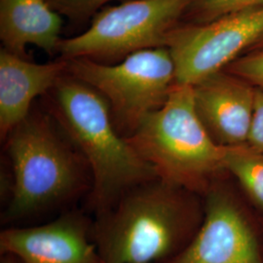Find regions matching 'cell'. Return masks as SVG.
Here are the masks:
<instances>
[{"label":"cell","instance_id":"obj_9","mask_svg":"<svg viewBox=\"0 0 263 263\" xmlns=\"http://www.w3.org/2000/svg\"><path fill=\"white\" fill-rule=\"evenodd\" d=\"M93 218L76 208L40 226H10L0 232V254L21 263H101L91 239Z\"/></svg>","mask_w":263,"mask_h":263},{"label":"cell","instance_id":"obj_7","mask_svg":"<svg viewBox=\"0 0 263 263\" xmlns=\"http://www.w3.org/2000/svg\"><path fill=\"white\" fill-rule=\"evenodd\" d=\"M205 216L191 243L162 263H263V216L227 173L204 195Z\"/></svg>","mask_w":263,"mask_h":263},{"label":"cell","instance_id":"obj_19","mask_svg":"<svg viewBox=\"0 0 263 263\" xmlns=\"http://www.w3.org/2000/svg\"><path fill=\"white\" fill-rule=\"evenodd\" d=\"M256 46L258 47V49H263V34L260 36V38L257 40V42L255 43Z\"/></svg>","mask_w":263,"mask_h":263},{"label":"cell","instance_id":"obj_8","mask_svg":"<svg viewBox=\"0 0 263 263\" xmlns=\"http://www.w3.org/2000/svg\"><path fill=\"white\" fill-rule=\"evenodd\" d=\"M263 34V6L229 14L205 24L177 26L167 36L176 84L195 86L224 70Z\"/></svg>","mask_w":263,"mask_h":263},{"label":"cell","instance_id":"obj_6","mask_svg":"<svg viewBox=\"0 0 263 263\" xmlns=\"http://www.w3.org/2000/svg\"><path fill=\"white\" fill-rule=\"evenodd\" d=\"M191 0H127L101 10L83 33L62 39L63 60L116 64L142 50L166 47L167 36Z\"/></svg>","mask_w":263,"mask_h":263},{"label":"cell","instance_id":"obj_14","mask_svg":"<svg viewBox=\"0 0 263 263\" xmlns=\"http://www.w3.org/2000/svg\"><path fill=\"white\" fill-rule=\"evenodd\" d=\"M263 0H191L185 14L193 24H205L229 14L262 7Z\"/></svg>","mask_w":263,"mask_h":263},{"label":"cell","instance_id":"obj_5","mask_svg":"<svg viewBox=\"0 0 263 263\" xmlns=\"http://www.w3.org/2000/svg\"><path fill=\"white\" fill-rule=\"evenodd\" d=\"M66 61L68 74L104 97L116 130L126 139L165 104L176 85L174 61L166 47L136 52L116 64Z\"/></svg>","mask_w":263,"mask_h":263},{"label":"cell","instance_id":"obj_11","mask_svg":"<svg viewBox=\"0 0 263 263\" xmlns=\"http://www.w3.org/2000/svg\"><path fill=\"white\" fill-rule=\"evenodd\" d=\"M67 70V61L36 64L0 51V138L7 137L30 110L38 97L47 95Z\"/></svg>","mask_w":263,"mask_h":263},{"label":"cell","instance_id":"obj_10","mask_svg":"<svg viewBox=\"0 0 263 263\" xmlns=\"http://www.w3.org/2000/svg\"><path fill=\"white\" fill-rule=\"evenodd\" d=\"M199 119L220 147L247 143L254 114L255 88L221 70L193 86Z\"/></svg>","mask_w":263,"mask_h":263},{"label":"cell","instance_id":"obj_17","mask_svg":"<svg viewBox=\"0 0 263 263\" xmlns=\"http://www.w3.org/2000/svg\"><path fill=\"white\" fill-rule=\"evenodd\" d=\"M247 144L263 152V91L255 88L254 114Z\"/></svg>","mask_w":263,"mask_h":263},{"label":"cell","instance_id":"obj_1","mask_svg":"<svg viewBox=\"0 0 263 263\" xmlns=\"http://www.w3.org/2000/svg\"><path fill=\"white\" fill-rule=\"evenodd\" d=\"M204 216L203 196L156 178L94 216L91 239L101 263L165 262L191 243Z\"/></svg>","mask_w":263,"mask_h":263},{"label":"cell","instance_id":"obj_13","mask_svg":"<svg viewBox=\"0 0 263 263\" xmlns=\"http://www.w3.org/2000/svg\"><path fill=\"white\" fill-rule=\"evenodd\" d=\"M223 164L226 173L263 216V152L247 143L223 147Z\"/></svg>","mask_w":263,"mask_h":263},{"label":"cell","instance_id":"obj_18","mask_svg":"<svg viewBox=\"0 0 263 263\" xmlns=\"http://www.w3.org/2000/svg\"><path fill=\"white\" fill-rule=\"evenodd\" d=\"M0 263H21L19 259L13 254H0Z\"/></svg>","mask_w":263,"mask_h":263},{"label":"cell","instance_id":"obj_12","mask_svg":"<svg viewBox=\"0 0 263 263\" xmlns=\"http://www.w3.org/2000/svg\"><path fill=\"white\" fill-rule=\"evenodd\" d=\"M62 16L47 0H0V39L3 49L28 59L27 46L49 55L58 52Z\"/></svg>","mask_w":263,"mask_h":263},{"label":"cell","instance_id":"obj_3","mask_svg":"<svg viewBox=\"0 0 263 263\" xmlns=\"http://www.w3.org/2000/svg\"><path fill=\"white\" fill-rule=\"evenodd\" d=\"M44 97V108L91 170L93 185L86 198L89 213H104L132 188L158 178L117 132L109 104L94 88L66 72Z\"/></svg>","mask_w":263,"mask_h":263},{"label":"cell","instance_id":"obj_4","mask_svg":"<svg viewBox=\"0 0 263 263\" xmlns=\"http://www.w3.org/2000/svg\"><path fill=\"white\" fill-rule=\"evenodd\" d=\"M127 140L159 179L203 197L226 174L223 147L211 139L199 119L192 86L175 85L165 104Z\"/></svg>","mask_w":263,"mask_h":263},{"label":"cell","instance_id":"obj_16","mask_svg":"<svg viewBox=\"0 0 263 263\" xmlns=\"http://www.w3.org/2000/svg\"><path fill=\"white\" fill-rule=\"evenodd\" d=\"M50 6L61 16L76 22L94 18L103 6L113 0H47ZM104 9V8H103Z\"/></svg>","mask_w":263,"mask_h":263},{"label":"cell","instance_id":"obj_15","mask_svg":"<svg viewBox=\"0 0 263 263\" xmlns=\"http://www.w3.org/2000/svg\"><path fill=\"white\" fill-rule=\"evenodd\" d=\"M224 70L243 78L254 88L263 91V49L236 59Z\"/></svg>","mask_w":263,"mask_h":263},{"label":"cell","instance_id":"obj_2","mask_svg":"<svg viewBox=\"0 0 263 263\" xmlns=\"http://www.w3.org/2000/svg\"><path fill=\"white\" fill-rule=\"evenodd\" d=\"M2 142L13 181L2 223L69 210L91 192L87 161L45 108L33 106Z\"/></svg>","mask_w":263,"mask_h":263}]
</instances>
